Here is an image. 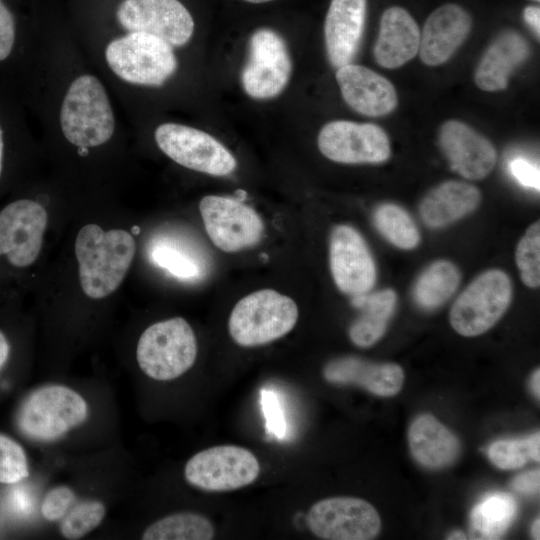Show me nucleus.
Wrapping results in <instances>:
<instances>
[{
	"instance_id": "obj_1",
	"label": "nucleus",
	"mask_w": 540,
	"mask_h": 540,
	"mask_svg": "<svg viewBox=\"0 0 540 540\" xmlns=\"http://www.w3.org/2000/svg\"><path fill=\"white\" fill-rule=\"evenodd\" d=\"M135 249L134 238L125 230L104 231L96 224L83 226L75 241L83 292L93 299L113 293L129 270Z\"/></svg>"
},
{
	"instance_id": "obj_2",
	"label": "nucleus",
	"mask_w": 540,
	"mask_h": 540,
	"mask_svg": "<svg viewBox=\"0 0 540 540\" xmlns=\"http://www.w3.org/2000/svg\"><path fill=\"white\" fill-rule=\"evenodd\" d=\"M298 316V306L291 297L273 289H261L235 304L228 319V330L239 346H261L288 334Z\"/></svg>"
},
{
	"instance_id": "obj_3",
	"label": "nucleus",
	"mask_w": 540,
	"mask_h": 540,
	"mask_svg": "<svg viewBox=\"0 0 540 540\" xmlns=\"http://www.w3.org/2000/svg\"><path fill=\"white\" fill-rule=\"evenodd\" d=\"M65 138L77 147H95L113 135L115 119L103 84L93 75L76 78L67 90L60 111Z\"/></svg>"
},
{
	"instance_id": "obj_4",
	"label": "nucleus",
	"mask_w": 540,
	"mask_h": 540,
	"mask_svg": "<svg viewBox=\"0 0 540 540\" xmlns=\"http://www.w3.org/2000/svg\"><path fill=\"white\" fill-rule=\"evenodd\" d=\"M197 357V340L189 323L175 317L152 324L141 334L136 358L150 378L168 381L188 371Z\"/></svg>"
},
{
	"instance_id": "obj_5",
	"label": "nucleus",
	"mask_w": 540,
	"mask_h": 540,
	"mask_svg": "<svg viewBox=\"0 0 540 540\" xmlns=\"http://www.w3.org/2000/svg\"><path fill=\"white\" fill-rule=\"evenodd\" d=\"M87 414V403L79 393L63 385H46L23 401L17 424L27 437L51 441L82 424Z\"/></svg>"
},
{
	"instance_id": "obj_6",
	"label": "nucleus",
	"mask_w": 540,
	"mask_h": 540,
	"mask_svg": "<svg viewBox=\"0 0 540 540\" xmlns=\"http://www.w3.org/2000/svg\"><path fill=\"white\" fill-rule=\"evenodd\" d=\"M105 57L119 78L136 85L160 86L177 67L172 46L143 32L114 39L107 45Z\"/></svg>"
},
{
	"instance_id": "obj_7",
	"label": "nucleus",
	"mask_w": 540,
	"mask_h": 540,
	"mask_svg": "<svg viewBox=\"0 0 540 540\" xmlns=\"http://www.w3.org/2000/svg\"><path fill=\"white\" fill-rule=\"evenodd\" d=\"M512 298L508 275L490 269L477 276L459 295L450 311V323L462 336L481 335L493 327Z\"/></svg>"
},
{
	"instance_id": "obj_8",
	"label": "nucleus",
	"mask_w": 540,
	"mask_h": 540,
	"mask_svg": "<svg viewBox=\"0 0 540 540\" xmlns=\"http://www.w3.org/2000/svg\"><path fill=\"white\" fill-rule=\"evenodd\" d=\"M44 207L29 198H17L0 208V264L23 270L37 260L47 225Z\"/></svg>"
},
{
	"instance_id": "obj_9",
	"label": "nucleus",
	"mask_w": 540,
	"mask_h": 540,
	"mask_svg": "<svg viewBox=\"0 0 540 540\" xmlns=\"http://www.w3.org/2000/svg\"><path fill=\"white\" fill-rule=\"evenodd\" d=\"M260 465L246 448L220 445L192 456L185 465L186 481L198 489L222 492L245 487L256 480Z\"/></svg>"
},
{
	"instance_id": "obj_10",
	"label": "nucleus",
	"mask_w": 540,
	"mask_h": 540,
	"mask_svg": "<svg viewBox=\"0 0 540 540\" xmlns=\"http://www.w3.org/2000/svg\"><path fill=\"white\" fill-rule=\"evenodd\" d=\"M155 140L163 153L188 169L226 176L237 165L232 153L217 139L199 129L164 123L157 127Z\"/></svg>"
},
{
	"instance_id": "obj_11",
	"label": "nucleus",
	"mask_w": 540,
	"mask_h": 540,
	"mask_svg": "<svg viewBox=\"0 0 540 540\" xmlns=\"http://www.w3.org/2000/svg\"><path fill=\"white\" fill-rule=\"evenodd\" d=\"M205 231L211 242L228 253L255 246L264 234L260 215L238 199L207 195L199 202Z\"/></svg>"
},
{
	"instance_id": "obj_12",
	"label": "nucleus",
	"mask_w": 540,
	"mask_h": 540,
	"mask_svg": "<svg viewBox=\"0 0 540 540\" xmlns=\"http://www.w3.org/2000/svg\"><path fill=\"white\" fill-rule=\"evenodd\" d=\"M310 531L327 540H370L381 528L375 508L354 497H333L315 503L306 516Z\"/></svg>"
},
{
	"instance_id": "obj_13",
	"label": "nucleus",
	"mask_w": 540,
	"mask_h": 540,
	"mask_svg": "<svg viewBox=\"0 0 540 540\" xmlns=\"http://www.w3.org/2000/svg\"><path fill=\"white\" fill-rule=\"evenodd\" d=\"M291 59L282 37L270 29H259L251 37L249 58L242 71L245 92L256 99L278 95L287 85Z\"/></svg>"
},
{
	"instance_id": "obj_14",
	"label": "nucleus",
	"mask_w": 540,
	"mask_h": 540,
	"mask_svg": "<svg viewBox=\"0 0 540 540\" xmlns=\"http://www.w3.org/2000/svg\"><path fill=\"white\" fill-rule=\"evenodd\" d=\"M318 147L326 158L345 164L381 163L391 154L381 127L346 120L327 123L318 135Z\"/></svg>"
},
{
	"instance_id": "obj_15",
	"label": "nucleus",
	"mask_w": 540,
	"mask_h": 540,
	"mask_svg": "<svg viewBox=\"0 0 540 540\" xmlns=\"http://www.w3.org/2000/svg\"><path fill=\"white\" fill-rule=\"evenodd\" d=\"M116 15L126 30L151 34L172 47L186 44L194 31L191 14L178 0H124Z\"/></svg>"
},
{
	"instance_id": "obj_16",
	"label": "nucleus",
	"mask_w": 540,
	"mask_h": 540,
	"mask_svg": "<svg viewBox=\"0 0 540 540\" xmlns=\"http://www.w3.org/2000/svg\"><path fill=\"white\" fill-rule=\"evenodd\" d=\"M329 264L337 288L356 296L369 292L376 281V267L362 235L345 224L333 228L329 239Z\"/></svg>"
},
{
	"instance_id": "obj_17",
	"label": "nucleus",
	"mask_w": 540,
	"mask_h": 540,
	"mask_svg": "<svg viewBox=\"0 0 540 540\" xmlns=\"http://www.w3.org/2000/svg\"><path fill=\"white\" fill-rule=\"evenodd\" d=\"M439 144L452 170L469 180H480L494 168L493 144L466 123L449 120L439 132Z\"/></svg>"
},
{
	"instance_id": "obj_18",
	"label": "nucleus",
	"mask_w": 540,
	"mask_h": 540,
	"mask_svg": "<svg viewBox=\"0 0 540 540\" xmlns=\"http://www.w3.org/2000/svg\"><path fill=\"white\" fill-rule=\"evenodd\" d=\"M336 81L344 101L360 114L387 115L398 104L393 84L367 67L352 63L341 66L336 72Z\"/></svg>"
},
{
	"instance_id": "obj_19",
	"label": "nucleus",
	"mask_w": 540,
	"mask_h": 540,
	"mask_svg": "<svg viewBox=\"0 0 540 540\" xmlns=\"http://www.w3.org/2000/svg\"><path fill=\"white\" fill-rule=\"evenodd\" d=\"M472 28L469 13L454 3L435 9L426 19L420 37L419 55L423 63H445L463 44Z\"/></svg>"
},
{
	"instance_id": "obj_20",
	"label": "nucleus",
	"mask_w": 540,
	"mask_h": 540,
	"mask_svg": "<svg viewBox=\"0 0 540 540\" xmlns=\"http://www.w3.org/2000/svg\"><path fill=\"white\" fill-rule=\"evenodd\" d=\"M367 0H331L324 24L327 55L339 68L354 59L363 35Z\"/></svg>"
},
{
	"instance_id": "obj_21",
	"label": "nucleus",
	"mask_w": 540,
	"mask_h": 540,
	"mask_svg": "<svg viewBox=\"0 0 540 540\" xmlns=\"http://www.w3.org/2000/svg\"><path fill=\"white\" fill-rule=\"evenodd\" d=\"M324 378L333 384L357 385L378 396H393L403 385L402 368L393 363H372L346 356L334 359L323 369Z\"/></svg>"
},
{
	"instance_id": "obj_22",
	"label": "nucleus",
	"mask_w": 540,
	"mask_h": 540,
	"mask_svg": "<svg viewBox=\"0 0 540 540\" xmlns=\"http://www.w3.org/2000/svg\"><path fill=\"white\" fill-rule=\"evenodd\" d=\"M420 37V29L407 10L398 6L386 9L374 46L377 63L387 69L404 65L419 52Z\"/></svg>"
},
{
	"instance_id": "obj_23",
	"label": "nucleus",
	"mask_w": 540,
	"mask_h": 540,
	"mask_svg": "<svg viewBox=\"0 0 540 540\" xmlns=\"http://www.w3.org/2000/svg\"><path fill=\"white\" fill-rule=\"evenodd\" d=\"M527 40L516 31L499 34L481 57L474 80L483 91H499L508 85L511 73L529 56Z\"/></svg>"
},
{
	"instance_id": "obj_24",
	"label": "nucleus",
	"mask_w": 540,
	"mask_h": 540,
	"mask_svg": "<svg viewBox=\"0 0 540 540\" xmlns=\"http://www.w3.org/2000/svg\"><path fill=\"white\" fill-rule=\"evenodd\" d=\"M481 202L479 189L467 182L446 181L430 190L420 203L422 221L442 228L473 212Z\"/></svg>"
},
{
	"instance_id": "obj_25",
	"label": "nucleus",
	"mask_w": 540,
	"mask_h": 540,
	"mask_svg": "<svg viewBox=\"0 0 540 540\" xmlns=\"http://www.w3.org/2000/svg\"><path fill=\"white\" fill-rule=\"evenodd\" d=\"M408 439L413 457L427 468L446 467L456 460L460 452L458 438L430 414L413 420Z\"/></svg>"
},
{
	"instance_id": "obj_26",
	"label": "nucleus",
	"mask_w": 540,
	"mask_h": 540,
	"mask_svg": "<svg viewBox=\"0 0 540 540\" xmlns=\"http://www.w3.org/2000/svg\"><path fill=\"white\" fill-rule=\"evenodd\" d=\"M396 302L397 295L392 289L352 296L351 303L361 314L349 328L351 341L363 348L375 344L383 336Z\"/></svg>"
},
{
	"instance_id": "obj_27",
	"label": "nucleus",
	"mask_w": 540,
	"mask_h": 540,
	"mask_svg": "<svg viewBox=\"0 0 540 540\" xmlns=\"http://www.w3.org/2000/svg\"><path fill=\"white\" fill-rule=\"evenodd\" d=\"M460 279V272L452 262L435 261L416 280L413 288L414 300L423 309H436L451 298Z\"/></svg>"
},
{
	"instance_id": "obj_28",
	"label": "nucleus",
	"mask_w": 540,
	"mask_h": 540,
	"mask_svg": "<svg viewBox=\"0 0 540 540\" xmlns=\"http://www.w3.org/2000/svg\"><path fill=\"white\" fill-rule=\"evenodd\" d=\"M517 502L509 493L486 495L471 512V528L478 539H497L517 515Z\"/></svg>"
},
{
	"instance_id": "obj_29",
	"label": "nucleus",
	"mask_w": 540,
	"mask_h": 540,
	"mask_svg": "<svg viewBox=\"0 0 540 540\" xmlns=\"http://www.w3.org/2000/svg\"><path fill=\"white\" fill-rule=\"evenodd\" d=\"M149 257L155 265L182 280H196L205 273L201 256L175 238L154 239L149 247Z\"/></svg>"
},
{
	"instance_id": "obj_30",
	"label": "nucleus",
	"mask_w": 540,
	"mask_h": 540,
	"mask_svg": "<svg viewBox=\"0 0 540 540\" xmlns=\"http://www.w3.org/2000/svg\"><path fill=\"white\" fill-rule=\"evenodd\" d=\"M215 530L208 518L192 512H180L161 518L148 526L143 540H211Z\"/></svg>"
},
{
	"instance_id": "obj_31",
	"label": "nucleus",
	"mask_w": 540,
	"mask_h": 540,
	"mask_svg": "<svg viewBox=\"0 0 540 540\" xmlns=\"http://www.w3.org/2000/svg\"><path fill=\"white\" fill-rule=\"evenodd\" d=\"M373 220L380 234L394 246L407 250L418 245V228L402 207L393 203L381 204L375 209Z\"/></svg>"
},
{
	"instance_id": "obj_32",
	"label": "nucleus",
	"mask_w": 540,
	"mask_h": 540,
	"mask_svg": "<svg viewBox=\"0 0 540 540\" xmlns=\"http://www.w3.org/2000/svg\"><path fill=\"white\" fill-rule=\"evenodd\" d=\"M540 434L537 432L524 439L499 440L488 449L489 459L503 470H513L524 466L529 460L540 459Z\"/></svg>"
},
{
	"instance_id": "obj_33",
	"label": "nucleus",
	"mask_w": 540,
	"mask_h": 540,
	"mask_svg": "<svg viewBox=\"0 0 540 540\" xmlns=\"http://www.w3.org/2000/svg\"><path fill=\"white\" fill-rule=\"evenodd\" d=\"M105 513L106 508L102 502L82 501L63 517L60 532L66 539H80L100 525Z\"/></svg>"
},
{
	"instance_id": "obj_34",
	"label": "nucleus",
	"mask_w": 540,
	"mask_h": 540,
	"mask_svg": "<svg viewBox=\"0 0 540 540\" xmlns=\"http://www.w3.org/2000/svg\"><path fill=\"white\" fill-rule=\"evenodd\" d=\"M516 264L523 283L530 288L540 284V223H533L516 249Z\"/></svg>"
},
{
	"instance_id": "obj_35",
	"label": "nucleus",
	"mask_w": 540,
	"mask_h": 540,
	"mask_svg": "<svg viewBox=\"0 0 540 540\" xmlns=\"http://www.w3.org/2000/svg\"><path fill=\"white\" fill-rule=\"evenodd\" d=\"M28 476V460L22 446L0 434V483L15 484Z\"/></svg>"
},
{
	"instance_id": "obj_36",
	"label": "nucleus",
	"mask_w": 540,
	"mask_h": 540,
	"mask_svg": "<svg viewBox=\"0 0 540 540\" xmlns=\"http://www.w3.org/2000/svg\"><path fill=\"white\" fill-rule=\"evenodd\" d=\"M75 502V493L67 486L50 489L41 504V514L48 521L62 519Z\"/></svg>"
},
{
	"instance_id": "obj_37",
	"label": "nucleus",
	"mask_w": 540,
	"mask_h": 540,
	"mask_svg": "<svg viewBox=\"0 0 540 540\" xmlns=\"http://www.w3.org/2000/svg\"><path fill=\"white\" fill-rule=\"evenodd\" d=\"M261 406L266 419L267 433L284 439L287 425L281 403L274 391L265 389L261 391Z\"/></svg>"
},
{
	"instance_id": "obj_38",
	"label": "nucleus",
	"mask_w": 540,
	"mask_h": 540,
	"mask_svg": "<svg viewBox=\"0 0 540 540\" xmlns=\"http://www.w3.org/2000/svg\"><path fill=\"white\" fill-rule=\"evenodd\" d=\"M511 174L517 179V181L524 187H529L539 190L540 187V173L539 167L532 164L527 159L518 157L510 162Z\"/></svg>"
},
{
	"instance_id": "obj_39",
	"label": "nucleus",
	"mask_w": 540,
	"mask_h": 540,
	"mask_svg": "<svg viewBox=\"0 0 540 540\" xmlns=\"http://www.w3.org/2000/svg\"><path fill=\"white\" fill-rule=\"evenodd\" d=\"M512 488L522 494L535 495L539 492L540 473L533 470L518 475L511 483Z\"/></svg>"
},
{
	"instance_id": "obj_40",
	"label": "nucleus",
	"mask_w": 540,
	"mask_h": 540,
	"mask_svg": "<svg viewBox=\"0 0 540 540\" xmlns=\"http://www.w3.org/2000/svg\"><path fill=\"white\" fill-rule=\"evenodd\" d=\"M7 160V131L5 121L0 115V184L2 183L6 170Z\"/></svg>"
},
{
	"instance_id": "obj_41",
	"label": "nucleus",
	"mask_w": 540,
	"mask_h": 540,
	"mask_svg": "<svg viewBox=\"0 0 540 540\" xmlns=\"http://www.w3.org/2000/svg\"><path fill=\"white\" fill-rule=\"evenodd\" d=\"M523 17L525 22L532 28L539 38L540 35V9L538 6H527L524 9Z\"/></svg>"
},
{
	"instance_id": "obj_42",
	"label": "nucleus",
	"mask_w": 540,
	"mask_h": 540,
	"mask_svg": "<svg viewBox=\"0 0 540 540\" xmlns=\"http://www.w3.org/2000/svg\"><path fill=\"white\" fill-rule=\"evenodd\" d=\"M11 353V345L6 334L0 330V370L7 363Z\"/></svg>"
},
{
	"instance_id": "obj_43",
	"label": "nucleus",
	"mask_w": 540,
	"mask_h": 540,
	"mask_svg": "<svg viewBox=\"0 0 540 540\" xmlns=\"http://www.w3.org/2000/svg\"><path fill=\"white\" fill-rule=\"evenodd\" d=\"M531 386L534 394L539 398L540 396V370L537 369L531 379Z\"/></svg>"
},
{
	"instance_id": "obj_44",
	"label": "nucleus",
	"mask_w": 540,
	"mask_h": 540,
	"mask_svg": "<svg viewBox=\"0 0 540 540\" xmlns=\"http://www.w3.org/2000/svg\"><path fill=\"white\" fill-rule=\"evenodd\" d=\"M532 535L535 539L540 538V521L537 518L532 525Z\"/></svg>"
},
{
	"instance_id": "obj_45",
	"label": "nucleus",
	"mask_w": 540,
	"mask_h": 540,
	"mask_svg": "<svg viewBox=\"0 0 540 540\" xmlns=\"http://www.w3.org/2000/svg\"><path fill=\"white\" fill-rule=\"evenodd\" d=\"M448 539H465V535L462 532L454 531L449 534Z\"/></svg>"
},
{
	"instance_id": "obj_46",
	"label": "nucleus",
	"mask_w": 540,
	"mask_h": 540,
	"mask_svg": "<svg viewBox=\"0 0 540 540\" xmlns=\"http://www.w3.org/2000/svg\"><path fill=\"white\" fill-rule=\"evenodd\" d=\"M244 1H247V2H250V3H265V2L272 1V0H244Z\"/></svg>"
},
{
	"instance_id": "obj_47",
	"label": "nucleus",
	"mask_w": 540,
	"mask_h": 540,
	"mask_svg": "<svg viewBox=\"0 0 540 540\" xmlns=\"http://www.w3.org/2000/svg\"><path fill=\"white\" fill-rule=\"evenodd\" d=\"M533 1H537V2H538L539 0H533Z\"/></svg>"
}]
</instances>
